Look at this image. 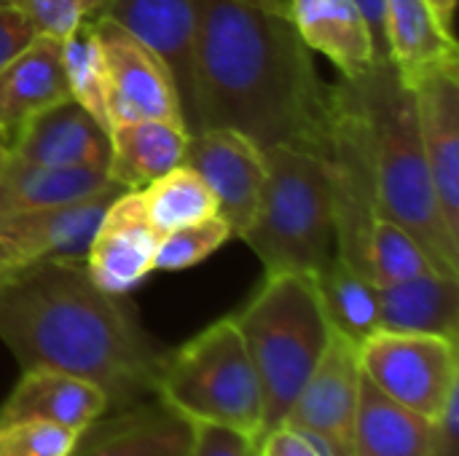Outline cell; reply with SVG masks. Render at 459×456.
Masks as SVG:
<instances>
[{"label": "cell", "instance_id": "cb8c5ba5", "mask_svg": "<svg viewBox=\"0 0 459 456\" xmlns=\"http://www.w3.org/2000/svg\"><path fill=\"white\" fill-rule=\"evenodd\" d=\"M428 449L430 419L398 406L363 376L350 456H428Z\"/></svg>", "mask_w": 459, "mask_h": 456}, {"label": "cell", "instance_id": "5bb4252c", "mask_svg": "<svg viewBox=\"0 0 459 456\" xmlns=\"http://www.w3.org/2000/svg\"><path fill=\"white\" fill-rule=\"evenodd\" d=\"M411 91L436 202L449 234L459 242V65L422 75Z\"/></svg>", "mask_w": 459, "mask_h": 456}, {"label": "cell", "instance_id": "484cf974", "mask_svg": "<svg viewBox=\"0 0 459 456\" xmlns=\"http://www.w3.org/2000/svg\"><path fill=\"white\" fill-rule=\"evenodd\" d=\"M62 65L70 97L110 132L113 116L108 99V70L94 19L81 22L73 32L62 38Z\"/></svg>", "mask_w": 459, "mask_h": 456}, {"label": "cell", "instance_id": "f546056e", "mask_svg": "<svg viewBox=\"0 0 459 456\" xmlns=\"http://www.w3.org/2000/svg\"><path fill=\"white\" fill-rule=\"evenodd\" d=\"M78 435L46 422H0V456H70Z\"/></svg>", "mask_w": 459, "mask_h": 456}, {"label": "cell", "instance_id": "ffe728a7", "mask_svg": "<svg viewBox=\"0 0 459 456\" xmlns=\"http://www.w3.org/2000/svg\"><path fill=\"white\" fill-rule=\"evenodd\" d=\"M70 97L62 40L54 35H35V40L0 67V129L16 137L30 116Z\"/></svg>", "mask_w": 459, "mask_h": 456}, {"label": "cell", "instance_id": "8fae6325", "mask_svg": "<svg viewBox=\"0 0 459 456\" xmlns=\"http://www.w3.org/2000/svg\"><path fill=\"white\" fill-rule=\"evenodd\" d=\"M108 70V99L113 124L167 118L180 121L175 83L164 62L132 32L105 16H94Z\"/></svg>", "mask_w": 459, "mask_h": 456}, {"label": "cell", "instance_id": "603a6c76", "mask_svg": "<svg viewBox=\"0 0 459 456\" xmlns=\"http://www.w3.org/2000/svg\"><path fill=\"white\" fill-rule=\"evenodd\" d=\"M113 183L102 167H43L13 153L0 164V215L83 199Z\"/></svg>", "mask_w": 459, "mask_h": 456}, {"label": "cell", "instance_id": "e0dca14e", "mask_svg": "<svg viewBox=\"0 0 459 456\" xmlns=\"http://www.w3.org/2000/svg\"><path fill=\"white\" fill-rule=\"evenodd\" d=\"M108 411L110 403L97 384L62 371L27 368L0 406V422H46L83 433Z\"/></svg>", "mask_w": 459, "mask_h": 456}, {"label": "cell", "instance_id": "3957f363", "mask_svg": "<svg viewBox=\"0 0 459 456\" xmlns=\"http://www.w3.org/2000/svg\"><path fill=\"white\" fill-rule=\"evenodd\" d=\"M368 134L377 215L401 223L444 274H459V242L449 234L422 148L414 91L387 56L360 78H342Z\"/></svg>", "mask_w": 459, "mask_h": 456}, {"label": "cell", "instance_id": "30bf717a", "mask_svg": "<svg viewBox=\"0 0 459 456\" xmlns=\"http://www.w3.org/2000/svg\"><path fill=\"white\" fill-rule=\"evenodd\" d=\"M360 382L363 371L358 344L333 331L320 363L301 387L282 425L317 438L333 456H350Z\"/></svg>", "mask_w": 459, "mask_h": 456}, {"label": "cell", "instance_id": "8992f818", "mask_svg": "<svg viewBox=\"0 0 459 456\" xmlns=\"http://www.w3.org/2000/svg\"><path fill=\"white\" fill-rule=\"evenodd\" d=\"M153 398L191 425H221L255 443L264 435V395L234 314L167 355Z\"/></svg>", "mask_w": 459, "mask_h": 456}, {"label": "cell", "instance_id": "ab89813d", "mask_svg": "<svg viewBox=\"0 0 459 456\" xmlns=\"http://www.w3.org/2000/svg\"><path fill=\"white\" fill-rule=\"evenodd\" d=\"M255 3H261V5H264V8H269V11L288 13V3H290V0H255Z\"/></svg>", "mask_w": 459, "mask_h": 456}, {"label": "cell", "instance_id": "4dcf8cb0", "mask_svg": "<svg viewBox=\"0 0 459 456\" xmlns=\"http://www.w3.org/2000/svg\"><path fill=\"white\" fill-rule=\"evenodd\" d=\"M19 5L35 24L40 35L65 38L81 22L94 19L105 0H11Z\"/></svg>", "mask_w": 459, "mask_h": 456}, {"label": "cell", "instance_id": "52a82bcc", "mask_svg": "<svg viewBox=\"0 0 459 456\" xmlns=\"http://www.w3.org/2000/svg\"><path fill=\"white\" fill-rule=\"evenodd\" d=\"M363 376L398 406L436 419L459 390L457 341L377 331L358 347Z\"/></svg>", "mask_w": 459, "mask_h": 456}, {"label": "cell", "instance_id": "e575fe53", "mask_svg": "<svg viewBox=\"0 0 459 456\" xmlns=\"http://www.w3.org/2000/svg\"><path fill=\"white\" fill-rule=\"evenodd\" d=\"M428 456H459V390L430 422Z\"/></svg>", "mask_w": 459, "mask_h": 456}, {"label": "cell", "instance_id": "7402d4cb", "mask_svg": "<svg viewBox=\"0 0 459 456\" xmlns=\"http://www.w3.org/2000/svg\"><path fill=\"white\" fill-rule=\"evenodd\" d=\"M188 132L180 121L143 118L110 129V177L126 191H143L183 164Z\"/></svg>", "mask_w": 459, "mask_h": 456}, {"label": "cell", "instance_id": "d6986e66", "mask_svg": "<svg viewBox=\"0 0 459 456\" xmlns=\"http://www.w3.org/2000/svg\"><path fill=\"white\" fill-rule=\"evenodd\" d=\"M385 46L387 59L411 89L422 75L459 65L455 30H449L428 0L385 3Z\"/></svg>", "mask_w": 459, "mask_h": 456}, {"label": "cell", "instance_id": "44dd1931", "mask_svg": "<svg viewBox=\"0 0 459 456\" xmlns=\"http://www.w3.org/2000/svg\"><path fill=\"white\" fill-rule=\"evenodd\" d=\"M379 331L425 333L457 341L459 274L428 271L406 282L377 288Z\"/></svg>", "mask_w": 459, "mask_h": 456}, {"label": "cell", "instance_id": "4316f807", "mask_svg": "<svg viewBox=\"0 0 459 456\" xmlns=\"http://www.w3.org/2000/svg\"><path fill=\"white\" fill-rule=\"evenodd\" d=\"M140 194H143L145 212L161 237L180 226L218 215L215 196L210 194L204 180L186 164L148 183Z\"/></svg>", "mask_w": 459, "mask_h": 456}, {"label": "cell", "instance_id": "2e32d148", "mask_svg": "<svg viewBox=\"0 0 459 456\" xmlns=\"http://www.w3.org/2000/svg\"><path fill=\"white\" fill-rule=\"evenodd\" d=\"M188 443L191 422L153 398L102 414L78 435L70 456H186Z\"/></svg>", "mask_w": 459, "mask_h": 456}, {"label": "cell", "instance_id": "83f0119b", "mask_svg": "<svg viewBox=\"0 0 459 456\" xmlns=\"http://www.w3.org/2000/svg\"><path fill=\"white\" fill-rule=\"evenodd\" d=\"M428 271H438L428 250L401 223L377 218L371 242H368V263H366L368 282L377 288H385V285L406 282Z\"/></svg>", "mask_w": 459, "mask_h": 456}, {"label": "cell", "instance_id": "9c48e42d", "mask_svg": "<svg viewBox=\"0 0 459 456\" xmlns=\"http://www.w3.org/2000/svg\"><path fill=\"white\" fill-rule=\"evenodd\" d=\"M183 164L204 180L231 234L242 237L258 210L266 180V153L237 129L210 126L188 134Z\"/></svg>", "mask_w": 459, "mask_h": 456}, {"label": "cell", "instance_id": "74e56055", "mask_svg": "<svg viewBox=\"0 0 459 456\" xmlns=\"http://www.w3.org/2000/svg\"><path fill=\"white\" fill-rule=\"evenodd\" d=\"M433 5V11L438 13V19L452 30L455 24V8H457V0H428Z\"/></svg>", "mask_w": 459, "mask_h": 456}, {"label": "cell", "instance_id": "4fadbf2b", "mask_svg": "<svg viewBox=\"0 0 459 456\" xmlns=\"http://www.w3.org/2000/svg\"><path fill=\"white\" fill-rule=\"evenodd\" d=\"M161 234L153 228L143 194L124 191L100 220L86 253V271L110 296L134 290L151 271Z\"/></svg>", "mask_w": 459, "mask_h": 456}, {"label": "cell", "instance_id": "8d00e7d4", "mask_svg": "<svg viewBox=\"0 0 459 456\" xmlns=\"http://www.w3.org/2000/svg\"><path fill=\"white\" fill-rule=\"evenodd\" d=\"M19 266H24L22 263V258L16 255V250L5 242V239H0V280L3 277H8L13 269H19Z\"/></svg>", "mask_w": 459, "mask_h": 456}, {"label": "cell", "instance_id": "6da1fadb", "mask_svg": "<svg viewBox=\"0 0 459 456\" xmlns=\"http://www.w3.org/2000/svg\"><path fill=\"white\" fill-rule=\"evenodd\" d=\"M202 129L229 126L264 153L328 156L333 94L288 13L255 0H199Z\"/></svg>", "mask_w": 459, "mask_h": 456}, {"label": "cell", "instance_id": "d6a6232c", "mask_svg": "<svg viewBox=\"0 0 459 456\" xmlns=\"http://www.w3.org/2000/svg\"><path fill=\"white\" fill-rule=\"evenodd\" d=\"M255 456H333L317 438L307 435L304 430H296L290 425H280L266 430L258 443Z\"/></svg>", "mask_w": 459, "mask_h": 456}, {"label": "cell", "instance_id": "60d3db41", "mask_svg": "<svg viewBox=\"0 0 459 456\" xmlns=\"http://www.w3.org/2000/svg\"><path fill=\"white\" fill-rule=\"evenodd\" d=\"M0 3H11V0H0Z\"/></svg>", "mask_w": 459, "mask_h": 456}, {"label": "cell", "instance_id": "836d02e7", "mask_svg": "<svg viewBox=\"0 0 459 456\" xmlns=\"http://www.w3.org/2000/svg\"><path fill=\"white\" fill-rule=\"evenodd\" d=\"M38 30L32 19L13 3H0V67H5L16 54H22Z\"/></svg>", "mask_w": 459, "mask_h": 456}, {"label": "cell", "instance_id": "f35d334b", "mask_svg": "<svg viewBox=\"0 0 459 456\" xmlns=\"http://www.w3.org/2000/svg\"><path fill=\"white\" fill-rule=\"evenodd\" d=\"M11 148H13V137H11L8 132H3V129H0V164L8 159Z\"/></svg>", "mask_w": 459, "mask_h": 456}, {"label": "cell", "instance_id": "1f68e13d", "mask_svg": "<svg viewBox=\"0 0 459 456\" xmlns=\"http://www.w3.org/2000/svg\"><path fill=\"white\" fill-rule=\"evenodd\" d=\"M186 456H255V441L221 425H191Z\"/></svg>", "mask_w": 459, "mask_h": 456}, {"label": "cell", "instance_id": "d4e9b609", "mask_svg": "<svg viewBox=\"0 0 459 456\" xmlns=\"http://www.w3.org/2000/svg\"><path fill=\"white\" fill-rule=\"evenodd\" d=\"M323 312L331 331L355 341L358 347L379 331V293L363 274L333 258L315 274Z\"/></svg>", "mask_w": 459, "mask_h": 456}, {"label": "cell", "instance_id": "ac0fdd59", "mask_svg": "<svg viewBox=\"0 0 459 456\" xmlns=\"http://www.w3.org/2000/svg\"><path fill=\"white\" fill-rule=\"evenodd\" d=\"M288 16L309 51L328 56L347 81L366 75L382 59L352 0H290Z\"/></svg>", "mask_w": 459, "mask_h": 456}, {"label": "cell", "instance_id": "f1b7e54d", "mask_svg": "<svg viewBox=\"0 0 459 456\" xmlns=\"http://www.w3.org/2000/svg\"><path fill=\"white\" fill-rule=\"evenodd\" d=\"M234 234H231L229 223L221 215L180 226V228H175V231H169V234H164L159 239L153 269H161V271L191 269V266L202 263L204 258H210Z\"/></svg>", "mask_w": 459, "mask_h": 456}, {"label": "cell", "instance_id": "277c9868", "mask_svg": "<svg viewBox=\"0 0 459 456\" xmlns=\"http://www.w3.org/2000/svg\"><path fill=\"white\" fill-rule=\"evenodd\" d=\"M234 320L258 374L266 433L285 422L333 333L320 304L315 274H266Z\"/></svg>", "mask_w": 459, "mask_h": 456}, {"label": "cell", "instance_id": "7a4b0ae2", "mask_svg": "<svg viewBox=\"0 0 459 456\" xmlns=\"http://www.w3.org/2000/svg\"><path fill=\"white\" fill-rule=\"evenodd\" d=\"M0 341L22 371L48 368L97 384L113 409L153 398L169 349L83 263L35 261L0 280Z\"/></svg>", "mask_w": 459, "mask_h": 456}, {"label": "cell", "instance_id": "7c38bea8", "mask_svg": "<svg viewBox=\"0 0 459 456\" xmlns=\"http://www.w3.org/2000/svg\"><path fill=\"white\" fill-rule=\"evenodd\" d=\"M124 191L126 188L113 180L105 188L75 202L0 215V239H5L16 250L22 263H35V261L83 263L100 220Z\"/></svg>", "mask_w": 459, "mask_h": 456}, {"label": "cell", "instance_id": "5b68a950", "mask_svg": "<svg viewBox=\"0 0 459 456\" xmlns=\"http://www.w3.org/2000/svg\"><path fill=\"white\" fill-rule=\"evenodd\" d=\"M266 274H317L336 253V207L328 156L272 148L258 210L239 237Z\"/></svg>", "mask_w": 459, "mask_h": 456}, {"label": "cell", "instance_id": "9a60e30c", "mask_svg": "<svg viewBox=\"0 0 459 456\" xmlns=\"http://www.w3.org/2000/svg\"><path fill=\"white\" fill-rule=\"evenodd\" d=\"M11 153L43 167H110V132L65 97L24 121Z\"/></svg>", "mask_w": 459, "mask_h": 456}, {"label": "cell", "instance_id": "ba28073f", "mask_svg": "<svg viewBox=\"0 0 459 456\" xmlns=\"http://www.w3.org/2000/svg\"><path fill=\"white\" fill-rule=\"evenodd\" d=\"M97 16L121 24L164 62L186 132H202L199 0H105Z\"/></svg>", "mask_w": 459, "mask_h": 456}, {"label": "cell", "instance_id": "d590c367", "mask_svg": "<svg viewBox=\"0 0 459 456\" xmlns=\"http://www.w3.org/2000/svg\"><path fill=\"white\" fill-rule=\"evenodd\" d=\"M352 3L358 5V11L363 13L366 24L371 30L377 54L379 56H387V46H385V3L387 0H352Z\"/></svg>", "mask_w": 459, "mask_h": 456}]
</instances>
